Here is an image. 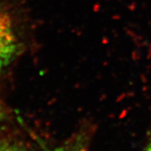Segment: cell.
I'll list each match as a JSON object with an SVG mask.
<instances>
[{
	"label": "cell",
	"mask_w": 151,
	"mask_h": 151,
	"mask_svg": "<svg viewBox=\"0 0 151 151\" xmlns=\"http://www.w3.org/2000/svg\"><path fill=\"white\" fill-rule=\"evenodd\" d=\"M18 47L19 40L14 22L0 1V76L14 60Z\"/></svg>",
	"instance_id": "cell-1"
},
{
	"label": "cell",
	"mask_w": 151,
	"mask_h": 151,
	"mask_svg": "<svg viewBox=\"0 0 151 151\" xmlns=\"http://www.w3.org/2000/svg\"><path fill=\"white\" fill-rule=\"evenodd\" d=\"M49 151H83V148L81 144H68L61 147H58L56 149Z\"/></svg>",
	"instance_id": "cell-2"
},
{
	"label": "cell",
	"mask_w": 151,
	"mask_h": 151,
	"mask_svg": "<svg viewBox=\"0 0 151 151\" xmlns=\"http://www.w3.org/2000/svg\"><path fill=\"white\" fill-rule=\"evenodd\" d=\"M0 151H26L19 145L9 143V142H1L0 143Z\"/></svg>",
	"instance_id": "cell-3"
},
{
	"label": "cell",
	"mask_w": 151,
	"mask_h": 151,
	"mask_svg": "<svg viewBox=\"0 0 151 151\" xmlns=\"http://www.w3.org/2000/svg\"><path fill=\"white\" fill-rule=\"evenodd\" d=\"M146 151H151V138L150 139V142H149V145H148V147H147Z\"/></svg>",
	"instance_id": "cell-4"
}]
</instances>
